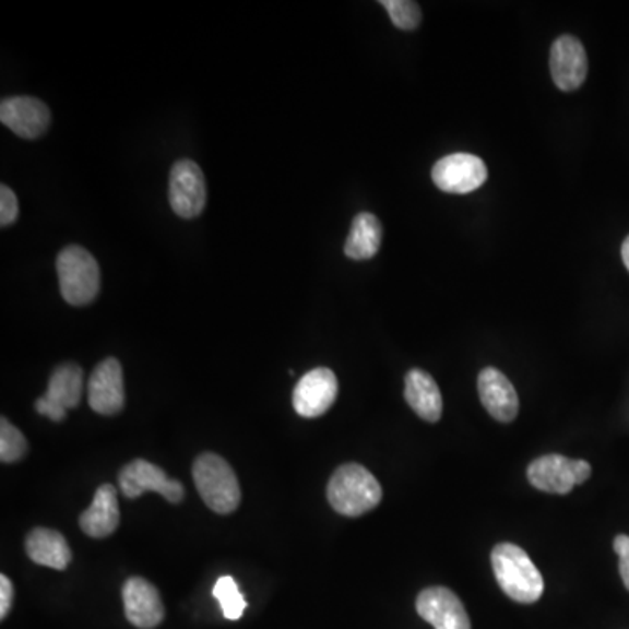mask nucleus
Segmentation results:
<instances>
[{
	"label": "nucleus",
	"mask_w": 629,
	"mask_h": 629,
	"mask_svg": "<svg viewBox=\"0 0 629 629\" xmlns=\"http://www.w3.org/2000/svg\"><path fill=\"white\" fill-rule=\"evenodd\" d=\"M118 480L119 488L127 498H139L145 491H156L170 503L182 502V483L170 479L162 467L147 460L137 459L124 465L118 474Z\"/></svg>",
	"instance_id": "nucleus-6"
},
{
	"label": "nucleus",
	"mask_w": 629,
	"mask_h": 629,
	"mask_svg": "<svg viewBox=\"0 0 629 629\" xmlns=\"http://www.w3.org/2000/svg\"><path fill=\"white\" fill-rule=\"evenodd\" d=\"M383 240V226L380 218L369 212L355 215L346 238L345 253L354 261H366L375 258Z\"/></svg>",
	"instance_id": "nucleus-19"
},
{
	"label": "nucleus",
	"mask_w": 629,
	"mask_h": 629,
	"mask_svg": "<svg viewBox=\"0 0 629 629\" xmlns=\"http://www.w3.org/2000/svg\"><path fill=\"white\" fill-rule=\"evenodd\" d=\"M87 402L98 415L114 416L122 411L124 380H122V367L118 358H105L93 369L87 381Z\"/></svg>",
	"instance_id": "nucleus-9"
},
{
	"label": "nucleus",
	"mask_w": 629,
	"mask_h": 629,
	"mask_svg": "<svg viewBox=\"0 0 629 629\" xmlns=\"http://www.w3.org/2000/svg\"><path fill=\"white\" fill-rule=\"evenodd\" d=\"M416 610L436 629H472L462 600L442 585L422 591L416 600Z\"/></svg>",
	"instance_id": "nucleus-12"
},
{
	"label": "nucleus",
	"mask_w": 629,
	"mask_h": 629,
	"mask_svg": "<svg viewBox=\"0 0 629 629\" xmlns=\"http://www.w3.org/2000/svg\"><path fill=\"white\" fill-rule=\"evenodd\" d=\"M337 378L328 367H317L297 381L293 406L302 418H319L331 410L337 397Z\"/></svg>",
	"instance_id": "nucleus-8"
},
{
	"label": "nucleus",
	"mask_w": 629,
	"mask_h": 629,
	"mask_svg": "<svg viewBox=\"0 0 629 629\" xmlns=\"http://www.w3.org/2000/svg\"><path fill=\"white\" fill-rule=\"evenodd\" d=\"M573 462L575 460L567 459L563 454H544L533 460L526 471L530 485L546 494H570L577 485Z\"/></svg>",
	"instance_id": "nucleus-16"
},
{
	"label": "nucleus",
	"mask_w": 629,
	"mask_h": 629,
	"mask_svg": "<svg viewBox=\"0 0 629 629\" xmlns=\"http://www.w3.org/2000/svg\"><path fill=\"white\" fill-rule=\"evenodd\" d=\"M35 411H37L39 415L48 416L52 422H63V419L67 418V410H63V407L58 406L55 402L49 401L46 395H43V397L35 401Z\"/></svg>",
	"instance_id": "nucleus-26"
},
{
	"label": "nucleus",
	"mask_w": 629,
	"mask_h": 629,
	"mask_svg": "<svg viewBox=\"0 0 629 629\" xmlns=\"http://www.w3.org/2000/svg\"><path fill=\"white\" fill-rule=\"evenodd\" d=\"M550 75L561 92H575L588 75V55L581 40L561 35L553 44L549 58Z\"/></svg>",
	"instance_id": "nucleus-11"
},
{
	"label": "nucleus",
	"mask_w": 629,
	"mask_h": 629,
	"mask_svg": "<svg viewBox=\"0 0 629 629\" xmlns=\"http://www.w3.org/2000/svg\"><path fill=\"white\" fill-rule=\"evenodd\" d=\"M573 472H575L577 485H582V483L590 479L591 465L585 460H575L573 462Z\"/></svg>",
	"instance_id": "nucleus-28"
},
{
	"label": "nucleus",
	"mask_w": 629,
	"mask_h": 629,
	"mask_svg": "<svg viewBox=\"0 0 629 629\" xmlns=\"http://www.w3.org/2000/svg\"><path fill=\"white\" fill-rule=\"evenodd\" d=\"M14 588L9 577L0 575V619L8 617L9 610L13 607Z\"/></svg>",
	"instance_id": "nucleus-27"
},
{
	"label": "nucleus",
	"mask_w": 629,
	"mask_h": 629,
	"mask_svg": "<svg viewBox=\"0 0 629 629\" xmlns=\"http://www.w3.org/2000/svg\"><path fill=\"white\" fill-rule=\"evenodd\" d=\"M380 483L358 463H345L332 474L328 485V500L334 511L358 518L372 511L381 502Z\"/></svg>",
	"instance_id": "nucleus-2"
},
{
	"label": "nucleus",
	"mask_w": 629,
	"mask_h": 629,
	"mask_svg": "<svg viewBox=\"0 0 629 629\" xmlns=\"http://www.w3.org/2000/svg\"><path fill=\"white\" fill-rule=\"evenodd\" d=\"M477 390H479L480 404L495 419L503 424L515 419L520 411V399L503 372L495 367H486L477 378Z\"/></svg>",
	"instance_id": "nucleus-14"
},
{
	"label": "nucleus",
	"mask_w": 629,
	"mask_h": 629,
	"mask_svg": "<svg viewBox=\"0 0 629 629\" xmlns=\"http://www.w3.org/2000/svg\"><path fill=\"white\" fill-rule=\"evenodd\" d=\"M168 200L171 210L182 218H194L205 210V175L191 159H180L170 170Z\"/></svg>",
	"instance_id": "nucleus-5"
},
{
	"label": "nucleus",
	"mask_w": 629,
	"mask_h": 629,
	"mask_svg": "<svg viewBox=\"0 0 629 629\" xmlns=\"http://www.w3.org/2000/svg\"><path fill=\"white\" fill-rule=\"evenodd\" d=\"M25 550L34 563L52 570H66L72 561V549L57 530L43 526L32 530L25 538Z\"/></svg>",
	"instance_id": "nucleus-17"
},
{
	"label": "nucleus",
	"mask_w": 629,
	"mask_h": 629,
	"mask_svg": "<svg viewBox=\"0 0 629 629\" xmlns=\"http://www.w3.org/2000/svg\"><path fill=\"white\" fill-rule=\"evenodd\" d=\"M214 596L221 603L226 619L238 620L244 616L247 602H245V596L233 577L224 575L215 582Z\"/></svg>",
	"instance_id": "nucleus-21"
},
{
	"label": "nucleus",
	"mask_w": 629,
	"mask_h": 629,
	"mask_svg": "<svg viewBox=\"0 0 629 629\" xmlns=\"http://www.w3.org/2000/svg\"><path fill=\"white\" fill-rule=\"evenodd\" d=\"M119 514L118 491L109 483L98 486L92 506L79 518V526L87 537L105 538L118 530Z\"/></svg>",
	"instance_id": "nucleus-15"
},
{
	"label": "nucleus",
	"mask_w": 629,
	"mask_h": 629,
	"mask_svg": "<svg viewBox=\"0 0 629 629\" xmlns=\"http://www.w3.org/2000/svg\"><path fill=\"white\" fill-rule=\"evenodd\" d=\"M392 17L393 25L401 31H415L422 23V9L411 0H383L381 2Z\"/></svg>",
	"instance_id": "nucleus-23"
},
{
	"label": "nucleus",
	"mask_w": 629,
	"mask_h": 629,
	"mask_svg": "<svg viewBox=\"0 0 629 629\" xmlns=\"http://www.w3.org/2000/svg\"><path fill=\"white\" fill-rule=\"evenodd\" d=\"M0 121L22 139H39L51 124L48 105L34 96H9L0 104Z\"/></svg>",
	"instance_id": "nucleus-10"
},
{
	"label": "nucleus",
	"mask_w": 629,
	"mask_h": 629,
	"mask_svg": "<svg viewBox=\"0 0 629 629\" xmlns=\"http://www.w3.org/2000/svg\"><path fill=\"white\" fill-rule=\"evenodd\" d=\"M58 282L60 294L69 305L86 306L100 293V266L79 245H69L58 253Z\"/></svg>",
	"instance_id": "nucleus-4"
},
{
	"label": "nucleus",
	"mask_w": 629,
	"mask_h": 629,
	"mask_svg": "<svg viewBox=\"0 0 629 629\" xmlns=\"http://www.w3.org/2000/svg\"><path fill=\"white\" fill-rule=\"evenodd\" d=\"M192 479L203 502L217 514H232L240 506V483L223 456L200 454L192 463Z\"/></svg>",
	"instance_id": "nucleus-3"
},
{
	"label": "nucleus",
	"mask_w": 629,
	"mask_h": 629,
	"mask_svg": "<svg viewBox=\"0 0 629 629\" xmlns=\"http://www.w3.org/2000/svg\"><path fill=\"white\" fill-rule=\"evenodd\" d=\"M620 253H622V261H625V266L628 268L629 271V236L626 238L625 244H622Z\"/></svg>",
	"instance_id": "nucleus-29"
},
{
	"label": "nucleus",
	"mask_w": 629,
	"mask_h": 629,
	"mask_svg": "<svg viewBox=\"0 0 629 629\" xmlns=\"http://www.w3.org/2000/svg\"><path fill=\"white\" fill-rule=\"evenodd\" d=\"M84 372L78 364H61L49 378L48 392L44 393L49 401L63 410L79 406L83 397Z\"/></svg>",
	"instance_id": "nucleus-20"
},
{
	"label": "nucleus",
	"mask_w": 629,
	"mask_h": 629,
	"mask_svg": "<svg viewBox=\"0 0 629 629\" xmlns=\"http://www.w3.org/2000/svg\"><path fill=\"white\" fill-rule=\"evenodd\" d=\"M404 397L411 410L415 411L419 418L430 424H436L442 415V395L436 380L422 369H411L406 375Z\"/></svg>",
	"instance_id": "nucleus-18"
},
{
	"label": "nucleus",
	"mask_w": 629,
	"mask_h": 629,
	"mask_svg": "<svg viewBox=\"0 0 629 629\" xmlns=\"http://www.w3.org/2000/svg\"><path fill=\"white\" fill-rule=\"evenodd\" d=\"M17 212H20V205H17L16 194L13 189L2 186L0 188V226H11L17 218Z\"/></svg>",
	"instance_id": "nucleus-24"
},
{
	"label": "nucleus",
	"mask_w": 629,
	"mask_h": 629,
	"mask_svg": "<svg viewBox=\"0 0 629 629\" xmlns=\"http://www.w3.org/2000/svg\"><path fill=\"white\" fill-rule=\"evenodd\" d=\"M28 442L8 418H0V460L4 463L20 462L25 459Z\"/></svg>",
	"instance_id": "nucleus-22"
},
{
	"label": "nucleus",
	"mask_w": 629,
	"mask_h": 629,
	"mask_svg": "<svg viewBox=\"0 0 629 629\" xmlns=\"http://www.w3.org/2000/svg\"><path fill=\"white\" fill-rule=\"evenodd\" d=\"M488 179V168L474 154L456 153L442 157L432 168V180L437 188L453 194L476 191Z\"/></svg>",
	"instance_id": "nucleus-7"
},
{
	"label": "nucleus",
	"mask_w": 629,
	"mask_h": 629,
	"mask_svg": "<svg viewBox=\"0 0 629 629\" xmlns=\"http://www.w3.org/2000/svg\"><path fill=\"white\" fill-rule=\"evenodd\" d=\"M124 614L131 625L139 629H153L165 619V607L156 585L142 577H130L122 585Z\"/></svg>",
	"instance_id": "nucleus-13"
},
{
	"label": "nucleus",
	"mask_w": 629,
	"mask_h": 629,
	"mask_svg": "<svg viewBox=\"0 0 629 629\" xmlns=\"http://www.w3.org/2000/svg\"><path fill=\"white\" fill-rule=\"evenodd\" d=\"M495 579L509 598L518 603H535L544 593V579L526 550L511 542L497 544L491 550Z\"/></svg>",
	"instance_id": "nucleus-1"
},
{
	"label": "nucleus",
	"mask_w": 629,
	"mask_h": 629,
	"mask_svg": "<svg viewBox=\"0 0 629 629\" xmlns=\"http://www.w3.org/2000/svg\"><path fill=\"white\" fill-rule=\"evenodd\" d=\"M614 549L619 556L620 579L625 582L626 590L629 591V537L628 535H617L614 538Z\"/></svg>",
	"instance_id": "nucleus-25"
}]
</instances>
